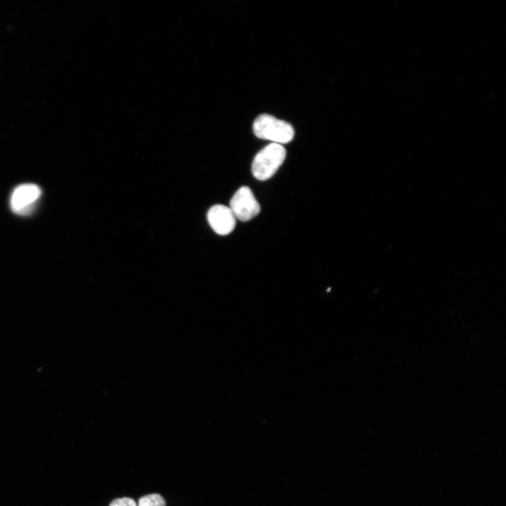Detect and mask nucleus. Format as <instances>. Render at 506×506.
Listing matches in <instances>:
<instances>
[{
  "mask_svg": "<svg viewBox=\"0 0 506 506\" xmlns=\"http://www.w3.org/2000/svg\"><path fill=\"white\" fill-rule=\"evenodd\" d=\"M253 131L258 138L280 145L290 142L294 136L290 124L267 114L260 115L255 119Z\"/></svg>",
  "mask_w": 506,
  "mask_h": 506,
  "instance_id": "f257e3e1",
  "label": "nucleus"
},
{
  "mask_svg": "<svg viewBox=\"0 0 506 506\" xmlns=\"http://www.w3.org/2000/svg\"><path fill=\"white\" fill-rule=\"evenodd\" d=\"M285 157L286 150L282 145L274 143L268 144L258 152L253 160V176L260 181L271 178L282 165Z\"/></svg>",
  "mask_w": 506,
  "mask_h": 506,
  "instance_id": "f03ea898",
  "label": "nucleus"
},
{
  "mask_svg": "<svg viewBox=\"0 0 506 506\" xmlns=\"http://www.w3.org/2000/svg\"><path fill=\"white\" fill-rule=\"evenodd\" d=\"M229 208L235 219L247 221L260 212V205L252 191L247 186L240 187L233 195Z\"/></svg>",
  "mask_w": 506,
  "mask_h": 506,
  "instance_id": "7ed1b4c3",
  "label": "nucleus"
},
{
  "mask_svg": "<svg viewBox=\"0 0 506 506\" xmlns=\"http://www.w3.org/2000/svg\"><path fill=\"white\" fill-rule=\"evenodd\" d=\"M41 194L40 188L35 184L25 183L18 186L11 194L10 204L12 211L20 215L30 214Z\"/></svg>",
  "mask_w": 506,
  "mask_h": 506,
  "instance_id": "20e7f679",
  "label": "nucleus"
},
{
  "mask_svg": "<svg viewBox=\"0 0 506 506\" xmlns=\"http://www.w3.org/2000/svg\"><path fill=\"white\" fill-rule=\"evenodd\" d=\"M207 220L213 231L221 235L231 233L236 223L231 209L223 205L212 206L207 212Z\"/></svg>",
  "mask_w": 506,
  "mask_h": 506,
  "instance_id": "39448f33",
  "label": "nucleus"
},
{
  "mask_svg": "<svg viewBox=\"0 0 506 506\" xmlns=\"http://www.w3.org/2000/svg\"><path fill=\"white\" fill-rule=\"evenodd\" d=\"M138 506H165V500L159 494H150L141 497Z\"/></svg>",
  "mask_w": 506,
  "mask_h": 506,
  "instance_id": "423d86ee",
  "label": "nucleus"
},
{
  "mask_svg": "<svg viewBox=\"0 0 506 506\" xmlns=\"http://www.w3.org/2000/svg\"><path fill=\"white\" fill-rule=\"evenodd\" d=\"M110 506H136V504L132 498H122L112 500Z\"/></svg>",
  "mask_w": 506,
  "mask_h": 506,
  "instance_id": "0eeeda50",
  "label": "nucleus"
}]
</instances>
